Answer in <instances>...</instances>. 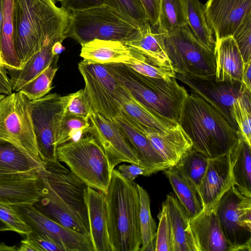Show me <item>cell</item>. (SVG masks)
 <instances>
[{"label": "cell", "mask_w": 251, "mask_h": 251, "mask_svg": "<svg viewBox=\"0 0 251 251\" xmlns=\"http://www.w3.org/2000/svg\"><path fill=\"white\" fill-rule=\"evenodd\" d=\"M103 65L137 101L163 117L178 122L188 93L176 77L166 79L145 76L123 63Z\"/></svg>", "instance_id": "5"}, {"label": "cell", "mask_w": 251, "mask_h": 251, "mask_svg": "<svg viewBox=\"0 0 251 251\" xmlns=\"http://www.w3.org/2000/svg\"><path fill=\"white\" fill-rule=\"evenodd\" d=\"M204 14L216 40L232 36L251 15V0H208Z\"/></svg>", "instance_id": "16"}, {"label": "cell", "mask_w": 251, "mask_h": 251, "mask_svg": "<svg viewBox=\"0 0 251 251\" xmlns=\"http://www.w3.org/2000/svg\"><path fill=\"white\" fill-rule=\"evenodd\" d=\"M233 185L229 152L209 159L205 175L197 189L203 210L216 207L222 196Z\"/></svg>", "instance_id": "17"}, {"label": "cell", "mask_w": 251, "mask_h": 251, "mask_svg": "<svg viewBox=\"0 0 251 251\" xmlns=\"http://www.w3.org/2000/svg\"><path fill=\"white\" fill-rule=\"evenodd\" d=\"M139 28L138 37L125 44L162 64L172 67L162 47L161 33L149 22Z\"/></svg>", "instance_id": "31"}, {"label": "cell", "mask_w": 251, "mask_h": 251, "mask_svg": "<svg viewBox=\"0 0 251 251\" xmlns=\"http://www.w3.org/2000/svg\"><path fill=\"white\" fill-rule=\"evenodd\" d=\"M17 251V248L15 246H7L4 243L0 244V251Z\"/></svg>", "instance_id": "54"}, {"label": "cell", "mask_w": 251, "mask_h": 251, "mask_svg": "<svg viewBox=\"0 0 251 251\" xmlns=\"http://www.w3.org/2000/svg\"><path fill=\"white\" fill-rule=\"evenodd\" d=\"M175 77L209 103L234 129L239 131L233 117L232 106L239 97L251 92L241 82L217 81L215 75L201 76L176 73Z\"/></svg>", "instance_id": "13"}, {"label": "cell", "mask_w": 251, "mask_h": 251, "mask_svg": "<svg viewBox=\"0 0 251 251\" xmlns=\"http://www.w3.org/2000/svg\"><path fill=\"white\" fill-rule=\"evenodd\" d=\"M178 123L192 147L208 159L228 153L238 140V132L209 103L195 93L184 100Z\"/></svg>", "instance_id": "3"}, {"label": "cell", "mask_w": 251, "mask_h": 251, "mask_svg": "<svg viewBox=\"0 0 251 251\" xmlns=\"http://www.w3.org/2000/svg\"><path fill=\"white\" fill-rule=\"evenodd\" d=\"M121 113L127 119L156 130L167 132L176 123L146 108L134 99L126 90L121 99Z\"/></svg>", "instance_id": "28"}, {"label": "cell", "mask_w": 251, "mask_h": 251, "mask_svg": "<svg viewBox=\"0 0 251 251\" xmlns=\"http://www.w3.org/2000/svg\"><path fill=\"white\" fill-rule=\"evenodd\" d=\"M105 5L139 27L149 22L141 0H106Z\"/></svg>", "instance_id": "39"}, {"label": "cell", "mask_w": 251, "mask_h": 251, "mask_svg": "<svg viewBox=\"0 0 251 251\" xmlns=\"http://www.w3.org/2000/svg\"><path fill=\"white\" fill-rule=\"evenodd\" d=\"M0 92L5 95L12 92L6 69L2 65H0Z\"/></svg>", "instance_id": "49"}, {"label": "cell", "mask_w": 251, "mask_h": 251, "mask_svg": "<svg viewBox=\"0 0 251 251\" xmlns=\"http://www.w3.org/2000/svg\"><path fill=\"white\" fill-rule=\"evenodd\" d=\"M5 96V95L1 93L0 92V101Z\"/></svg>", "instance_id": "57"}, {"label": "cell", "mask_w": 251, "mask_h": 251, "mask_svg": "<svg viewBox=\"0 0 251 251\" xmlns=\"http://www.w3.org/2000/svg\"><path fill=\"white\" fill-rule=\"evenodd\" d=\"M0 65H2L0 58Z\"/></svg>", "instance_id": "59"}, {"label": "cell", "mask_w": 251, "mask_h": 251, "mask_svg": "<svg viewBox=\"0 0 251 251\" xmlns=\"http://www.w3.org/2000/svg\"><path fill=\"white\" fill-rule=\"evenodd\" d=\"M43 190V183L37 171L0 175V202L33 205L41 198Z\"/></svg>", "instance_id": "19"}, {"label": "cell", "mask_w": 251, "mask_h": 251, "mask_svg": "<svg viewBox=\"0 0 251 251\" xmlns=\"http://www.w3.org/2000/svg\"><path fill=\"white\" fill-rule=\"evenodd\" d=\"M56 155L88 186L106 192L112 172L104 151L92 135L58 146Z\"/></svg>", "instance_id": "7"}, {"label": "cell", "mask_w": 251, "mask_h": 251, "mask_svg": "<svg viewBox=\"0 0 251 251\" xmlns=\"http://www.w3.org/2000/svg\"><path fill=\"white\" fill-rule=\"evenodd\" d=\"M138 155L142 165L164 171L169 167L149 140L121 113L114 120Z\"/></svg>", "instance_id": "25"}, {"label": "cell", "mask_w": 251, "mask_h": 251, "mask_svg": "<svg viewBox=\"0 0 251 251\" xmlns=\"http://www.w3.org/2000/svg\"><path fill=\"white\" fill-rule=\"evenodd\" d=\"M89 120L90 133L104 151L111 172L123 162L141 165L136 152L114 121L94 112Z\"/></svg>", "instance_id": "15"}, {"label": "cell", "mask_w": 251, "mask_h": 251, "mask_svg": "<svg viewBox=\"0 0 251 251\" xmlns=\"http://www.w3.org/2000/svg\"><path fill=\"white\" fill-rule=\"evenodd\" d=\"M160 33L163 48L176 73L201 76L215 74L214 49L200 44L188 25Z\"/></svg>", "instance_id": "8"}, {"label": "cell", "mask_w": 251, "mask_h": 251, "mask_svg": "<svg viewBox=\"0 0 251 251\" xmlns=\"http://www.w3.org/2000/svg\"><path fill=\"white\" fill-rule=\"evenodd\" d=\"M11 173H10L9 172L0 169V175H3V174H11Z\"/></svg>", "instance_id": "56"}, {"label": "cell", "mask_w": 251, "mask_h": 251, "mask_svg": "<svg viewBox=\"0 0 251 251\" xmlns=\"http://www.w3.org/2000/svg\"><path fill=\"white\" fill-rule=\"evenodd\" d=\"M12 205L32 231L49 235L64 251H94L89 234L80 233L60 224L32 204Z\"/></svg>", "instance_id": "14"}, {"label": "cell", "mask_w": 251, "mask_h": 251, "mask_svg": "<svg viewBox=\"0 0 251 251\" xmlns=\"http://www.w3.org/2000/svg\"><path fill=\"white\" fill-rule=\"evenodd\" d=\"M188 25L203 47L214 50L215 40L204 14L205 5L199 0H182Z\"/></svg>", "instance_id": "30"}, {"label": "cell", "mask_w": 251, "mask_h": 251, "mask_svg": "<svg viewBox=\"0 0 251 251\" xmlns=\"http://www.w3.org/2000/svg\"><path fill=\"white\" fill-rule=\"evenodd\" d=\"M117 170L123 176L132 182L139 176H148L159 171L156 169L134 163L120 165Z\"/></svg>", "instance_id": "45"}, {"label": "cell", "mask_w": 251, "mask_h": 251, "mask_svg": "<svg viewBox=\"0 0 251 251\" xmlns=\"http://www.w3.org/2000/svg\"><path fill=\"white\" fill-rule=\"evenodd\" d=\"M208 161L207 157L191 147L174 166L197 189L205 175Z\"/></svg>", "instance_id": "35"}, {"label": "cell", "mask_w": 251, "mask_h": 251, "mask_svg": "<svg viewBox=\"0 0 251 251\" xmlns=\"http://www.w3.org/2000/svg\"><path fill=\"white\" fill-rule=\"evenodd\" d=\"M159 224L156 230L155 251H173V240L167 209L164 202L158 215Z\"/></svg>", "instance_id": "41"}, {"label": "cell", "mask_w": 251, "mask_h": 251, "mask_svg": "<svg viewBox=\"0 0 251 251\" xmlns=\"http://www.w3.org/2000/svg\"><path fill=\"white\" fill-rule=\"evenodd\" d=\"M104 194L111 251H140V201L137 184L114 169Z\"/></svg>", "instance_id": "4"}, {"label": "cell", "mask_w": 251, "mask_h": 251, "mask_svg": "<svg viewBox=\"0 0 251 251\" xmlns=\"http://www.w3.org/2000/svg\"><path fill=\"white\" fill-rule=\"evenodd\" d=\"M25 235L32 240L41 251H64L52 238L46 234L32 231Z\"/></svg>", "instance_id": "46"}, {"label": "cell", "mask_w": 251, "mask_h": 251, "mask_svg": "<svg viewBox=\"0 0 251 251\" xmlns=\"http://www.w3.org/2000/svg\"><path fill=\"white\" fill-rule=\"evenodd\" d=\"M29 100L19 91L5 95L0 101V140L10 142L41 159L30 115Z\"/></svg>", "instance_id": "11"}, {"label": "cell", "mask_w": 251, "mask_h": 251, "mask_svg": "<svg viewBox=\"0 0 251 251\" xmlns=\"http://www.w3.org/2000/svg\"><path fill=\"white\" fill-rule=\"evenodd\" d=\"M164 171L176 196L190 219L201 213L203 208L196 187L174 166Z\"/></svg>", "instance_id": "29"}, {"label": "cell", "mask_w": 251, "mask_h": 251, "mask_svg": "<svg viewBox=\"0 0 251 251\" xmlns=\"http://www.w3.org/2000/svg\"><path fill=\"white\" fill-rule=\"evenodd\" d=\"M125 65L145 76L166 79L176 76V72L172 67L162 64L138 50L134 57L128 64Z\"/></svg>", "instance_id": "37"}, {"label": "cell", "mask_w": 251, "mask_h": 251, "mask_svg": "<svg viewBox=\"0 0 251 251\" xmlns=\"http://www.w3.org/2000/svg\"><path fill=\"white\" fill-rule=\"evenodd\" d=\"M44 162L14 144L0 140V169L10 173L38 171Z\"/></svg>", "instance_id": "27"}, {"label": "cell", "mask_w": 251, "mask_h": 251, "mask_svg": "<svg viewBox=\"0 0 251 251\" xmlns=\"http://www.w3.org/2000/svg\"><path fill=\"white\" fill-rule=\"evenodd\" d=\"M139 33L138 26L104 5L71 13L66 37L80 45L95 39L126 43L136 39Z\"/></svg>", "instance_id": "6"}, {"label": "cell", "mask_w": 251, "mask_h": 251, "mask_svg": "<svg viewBox=\"0 0 251 251\" xmlns=\"http://www.w3.org/2000/svg\"><path fill=\"white\" fill-rule=\"evenodd\" d=\"M244 63L251 60V15L247 17L232 36Z\"/></svg>", "instance_id": "42"}, {"label": "cell", "mask_w": 251, "mask_h": 251, "mask_svg": "<svg viewBox=\"0 0 251 251\" xmlns=\"http://www.w3.org/2000/svg\"><path fill=\"white\" fill-rule=\"evenodd\" d=\"M61 7L68 11H78L105 5L106 0H61Z\"/></svg>", "instance_id": "47"}, {"label": "cell", "mask_w": 251, "mask_h": 251, "mask_svg": "<svg viewBox=\"0 0 251 251\" xmlns=\"http://www.w3.org/2000/svg\"><path fill=\"white\" fill-rule=\"evenodd\" d=\"M89 234L94 251H111L105 194L87 186L85 193Z\"/></svg>", "instance_id": "21"}, {"label": "cell", "mask_w": 251, "mask_h": 251, "mask_svg": "<svg viewBox=\"0 0 251 251\" xmlns=\"http://www.w3.org/2000/svg\"><path fill=\"white\" fill-rule=\"evenodd\" d=\"M251 92H247L235 101L232 106L233 117L238 131L251 146Z\"/></svg>", "instance_id": "40"}, {"label": "cell", "mask_w": 251, "mask_h": 251, "mask_svg": "<svg viewBox=\"0 0 251 251\" xmlns=\"http://www.w3.org/2000/svg\"><path fill=\"white\" fill-rule=\"evenodd\" d=\"M93 112L84 89L73 93L67 109V113L89 118Z\"/></svg>", "instance_id": "44"}, {"label": "cell", "mask_w": 251, "mask_h": 251, "mask_svg": "<svg viewBox=\"0 0 251 251\" xmlns=\"http://www.w3.org/2000/svg\"><path fill=\"white\" fill-rule=\"evenodd\" d=\"M222 231L235 251H251V195L232 185L216 206Z\"/></svg>", "instance_id": "12"}, {"label": "cell", "mask_w": 251, "mask_h": 251, "mask_svg": "<svg viewBox=\"0 0 251 251\" xmlns=\"http://www.w3.org/2000/svg\"><path fill=\"white\" fill-rule=\"evenodd\" d=\"M188 25L182 0H160L155 28L168 33Z\"/></svg>", "instance_id": "33"}, {"label": "cell", "mask_w": 251, "mask_h": 251, "mask_svg": "<svg viewBox=\"0 0 251 251\" xmlns=\"http://www.w3.org/2000/svg\"><path fill=\"white\" fill-rule=\"evenodd\" d=\"M251 60L244 63L241 83L246 89L251 92Z\"/></svg>", "instance_id": "50"}, {"label": "cell", "mask_w": 251, "mask_h": 251, "mask_svg": "<svg viewBox=\"0 0 251 251\" xmlns=\"http://www.w3.org/2000/svg\"><path fill=\"white\" fill-rule=\"evenodd\" d=\"M5 0H0V53L1 36L4 21Z\"/></svg>", "instance_id": "52"}, {"label": "cell", "mask_w": 251, "mask_h": 251, "mask_svg": "<svg viewBox=\"0 0 251 251\" xmlns=\"http://www.w3.org/2000/svg\"><path fill=\"white\" fill-rule=\"evenodd\" d=\"M62 43V42L61 41H57L53 44L52 48V52L54 56L59 55L65 50Z\"/></svg>", "instance_id": "53"}, {"label": "cell", "mask_w": 251, "mask_h": 251, "mask_svg": "<svg viewBox=\"0 0 251 251\" xmlns=\"http://www.w3.org/2000/svg\"><path fill=\"white\" fill-rule=\"evenodd\" d=\"M81 45L80 56L83 60L100 64H128L137 51L117 41L95 39Z\"/></svg>", "instance_id": "23"}, {"label": "cell", "mask_w": 251, "mask_h": 251, "mask_svg": "<svg viewBox=\"0 0 251 251\" xmlns=\"http://www.w3.org/2000/svg\"><path fill=\"white\" fill-rule=\"evenodd\" d=\"M54 1H60L61 0H54Z\"/></svg>", "instance_id": "58"}, {"label": "cell", "mask_w": 251, "mask_h": 251, "mask_svg": "<svg viewBox=\"0 0 251 251\" xmlns=\"http://www.w3.org/2000/svg\"><path fill=\"white\" fill-rule=\"evenodd\" d=\"M163 202L172 231L173 251H199L191 228L190 218L176 197L170 193Z\"/></svg>", "instance_id": "22"}, {"label": "cell", "mask_w": 251, "mask_h": 251, "mask_svg": "<svg viewBox=\"0 0 251 251\" xmlns=\"http://www.w3.org/2000/svg\"><path fill=\"white\" fill-rule=\"evenodd\" d=\"M127 119L149 140L169 168L176 165L184 152L192 147L190 138L178 122L167 132H162Z\"/></svg>", "instance_id": "18"}, {"label": "cell", "mask_w": 251, "mask_h": 251, "mask_svg": "<svg viewBox=\"0 0 251 251\" xmlns=\"http://www.w3.org/2000/svg\"><path fill=\"white\" fill-rule=\"evenodd\" d=\"M91 126L89 118L76 116L67 113L61 125L57 142V147L75 141L86 133L90 132Z\"/></svg>", "instance_id": "38"}, {"label": "cell", "mask_w": 251, "mask_h": 251, "mask_svg": "<svg viewBox=\"0 0 251 251\" xmlns=\"http://www.w3.org/2000/svg\"><path fill=\"white\" fill-rule=\"evenodd\" d=\"M138 190L140 209V227L142 239L140 251H155L157 227L151 211L150 199L147 191L137 184Z\"/></svg>", "instance_id": "34"}, {"label": "cell", "mask_w": 251, "mask_h": 251, "mask_svg": "<svg viewBox=\"0 0 251 251\" xmlns=\"http://www.w3.org/2000/svg\"><path fill=\"white\" fill-rule=\"evenodd\" d=\"M73 93L48 94L29 100L30 112L39 157L45 162L57 159V142L62 120Z\"/></svg>", "instance_id": "9"}, {"label": "cell", "mask_w": 251, "mask_h": 251, "mask_svg": "<svg viewBox=\"0 0 251 251\" xmlns=\"http://www.w3.org/2000/svg\"><path fill=\"white\" fill-rule=\"evenodd\" d=\"M0 58L6 69H20L21 63L14 45L12 0H5L1 36Z\"/></svg>", "instance_id": "32"}, {"label": "cell", "mask_w": 251, "mask_h": 251, "mask_svg": "<svg viewBox=\"0 0 251 251\" xmlns=\"http://www.w3.org/2000/svg\"><path fill=\"white\" fill-rule=\"evenodd\" d=\"M78 68L93 112L114 121L121 113V99L126 89L103 64L83 59Z\"/></svg>", "instance_id": "10"}, {"label": "cell", "mask_w": 251, "mask_h": 251, "mask_svg": "<svg viewBox=\"0 0 251 251\" xmlns=\"http://www.w3.org/2000/svg\"><path fill=\"white\" fill-rule=\"evenodd\" d=\"M190 225L199 251H235L224 234L216 207L190 219Z\"/></svg>", "instance_id": "20"}, {"label": "cell", "mask_w": 251, "mask_h": 251, "mask_svg": "<svg viewBox=\"0 0 251 251\" xmlns=\"http://www.w3.org/2000/svg\"><path fill=\"white\" fill-rule=\"evenodd\" d=\"M19 251H41L38 246L27 236L21 241L20 246L17 248Z\"/></svg>", "instance_id": "51"}, {"label": "cell", "mask_w": 251, "mask_h": 251, "mask_svg": "<svg viewBox=\"0 0 251 251\" xmlns=\"http://www.w3.org/2000/svg\"><path fill=\"white\" fill-rule=\"evenodd\" d=\"M214 53L216 80L241 82L244 62L233 37L216 40Z\"/></svg>", "instance_id": "24"}, {"label": "cell", "mask_w": 251, "mask_h": 251, "mask_svg": "<svg viewBox=\"0 0 251 251\" xmlns=\"http://www.w3.org/2000/svg\"><path fill=\"white\" fill-rule=\"evenodd\" d=\"M229 154L233 185L243 193L251 195V146L239 131L237 142Z\"/></svg>", "instance_id": "26"}, {"label": "cell", "mask_w": 251, "mask_h": 251, "mask_svg": "<svg viewBox=\"0 0 251 251\" xmlns=\"http://www.w3.org/2000/svg\"><path fill=\"white\" fill-rule=\"evenodd\" d=\"M12 231L11 228L0 220V231Z\"/></svg>", "instance_id": "55"}, {"label": "cell", "mask_w": 251, "mask_h": 251, "mask_svg": "<svg viewBox=\"0 0 251 251\" xmlns=\"http://www.w3.org/2000/svg\"><path fill=\"white\" fill-rule=\"evenodd\" d=\"M147 14L150 24L153 27L157 25L160 0H141Z\"/></svg>", "instance_id": "48"}, {"label": "cell", "mask_w": 251, "mask_h": 251, "mask_svg": "<svg viewBox=\"0 0 251 251\" xmlns=\"http://www.w3.org/2000/svg\"><path fill=\"white\" fill-rule=\"evenodd\" d=\"M44 190L33 205L46 216L76 231L89 234L85 201L87 185L57 160L38 171Z\"/></svg>", "instance_id": "2"}, {"label": "cell", "mask_w": 251, "mask_h": 251, "mask_svg": "<svg viewBox=\"0 0 251 251\" xmlns=\"http://www.w3.org/2000/svg\"><path fill=\"white\" fill-rule=\"evenodd\" d=\"M71 14L54 0H12L14 45L21 69L45 45L67 38Z\"/></svg>", "instance_id": "1"}, {"label": "cell", "mask_w": 251, "mask_h": 251, "mask_svg": "<svg viewBox=\"0 0 251 251\" xmlns=\"http://www.w3.org/2000/svg\"><path fill=\"white\" fill-rule=\"evenodd\" d=\"M58 58L59 55H56L45 69L21 89L20 91L30 100L41 99L50 92L52 88V80L58 69Z\"/></svg>", "instance_id": "36"}, {"label": "cell", "mask_w": 251, "mask_h": 251, "mask_svg": "<svg viewBox=\"0 0 251 251\" xmlns=\"http://www.w3.org/2000/svg\"><path fill=\"white\" fill-rule=\"evenodd\" d=\"M0 220L8 225L12 231L19 234L26 235L32 231L12 205L0 201Z\"/></svg>", "instance_id": "43"}]
</instances>
